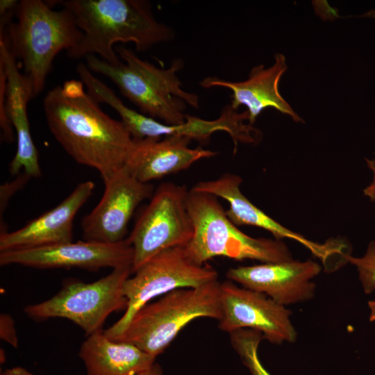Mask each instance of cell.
<instances>
[{"instance_id": "obj_3", "label": "cell", "mask_w": 375, "mask_h": 375, "mask_svg": "<svg viewBox=\"0 0 375 375\" xmlns=\"http://www.w3.org/2000/svg\"><path fill=\"white\" fill-rule=\"evenodd\" d=\"M115 50L125 62L112 65L89 55L85 58V65L91 72L110 78L142 114L165 124L179 125L186 121L187 105L199 108V96L181 88L177 76L183 66L181 58L175 59L167 69H160L122 45Z\"/></svg>"}, {"instance_id": "obj_2", "label": "cell", "mask_w": 375, "mask_h": 375, "mask_svg": "<svg viewBox=\"0 0 375 375\" xmlns=\"http://www.w3.org/2000/svg\"><path fill=\"white\" fill-rule=\"evenodd\" d=\"M58 3L69 10L83 35L69 58L79 59L98 54L106 62H121L113 45L133 42L144 51L171 40L173 30L158 22L145 0H64Z\"/></svg>"}, {"instance_id": "obj_15", "label": "cell", "mask_w": 375, "mask_h": 375, "mask_svg": "<svg viewBox=\"0 0 375 375\" xmlns=\"http://www.w3.org/2000/svg\"><path fill=\"white\" fill-rule=\"evenodd\" d=\"M0 63L7 77L6 111L17 140V151L9 165V172L16 175L23 169L31 178H38L42 174L38 151L31 135L27 115V104L34 97L33 85L28 76L19 72L17 59L3 35H0Z\"/></svg>"}, {"instance_id": "obj_17", "label": "cell", "mask_w": 375, "mask_h": 375, "mask_svg": "<svg viewBox=\"0 0 375 375\" xmlns=\"http://www.w3.org/2000/svg\"><path fill=\"white\" fill-rule=\"evenodd\" d=\"M273 65L265 68L264 65L251 69L247 80L230 81L215 76H208L200 82L204 88L221 87L232 92L231 106L235 110L244 106L247 108L250 124L255 123L258 116L265 109L273 108L289 115L297 122H304L281 95L278 90L280 79L287 70L285 56L276 53Z\"/></svg>"}, {"instance_id": "obj_12", "label": "cell", "mask_w": 375, "mask_h": 375, "mask_svg": "<svg viewBox=\"0 0 375 375\" xmlns=\"http://www.w3.org/2000/svg\"><path fill=\"white\" fill-rule=\"evenodd\" d=\"M103 194L81 222L84 240L117 243L124 239L128 222L137 206L152 197L153 186L133 176L124 166L103 180Z\"/></svg>"}, {"instance_id": "obj_25", "label": "cell", "mask_w": 375, "mask_h": 375, "mask_svg": "<svg viewBox=\"0 0 375 375\" xmlns=\"http://www.w3.org/2000/svg\"><path fill=\"white\" fill-rule=\"evenodd\" d=\"M365 162L369 169L372 172L373 178L370 184L363 190V193L371 201L375 202V160L365 158Z\"/></svg>"}, {"instance_id": "obj_5", "label": "cell", "mask_w": 375, "mask_h": 375, "mask_svg": "<svg viewBox=\"0 0 375 375\" xmlns=\"http://www.w3.org/2000/svg\"><path fill=\"white\" fill-rule=\"evenodd\" d=\"M186 203L194 234L185 249L194 262L202 265L217 256L262 263L293 260L282 240L255 238L240 231L227 217L217 197L191 189Z\"/></svg>"}, {"instance_id": "obj_21", "label": "cell", "mask_w": 375, "mask_h": 375, "mask_svg": "<svg viewBox=\"0 0 375 375\" xmlns=\"http://www.w3.org/2000/svg\"><path fill=\"white\" fill-rule=\"evenodd\" d=\"M345 259L357 268L365 293L369 294L373 292L375 290V240L368 244L363 256L357 258L349 254Z\"/></svg>"}, {"instance_id": "obj_18", "label": "cell", "mask_w": 375, "mask_h": 375, "mask_svg": "<svg viewBox=\"0 0 375 375\" xmlns=\"http://www.w3.org/2000/svg\"><path fill=\"white\" fill-rule=\"evenodd\" d=\"M133 150L124 165L143 183H149L189 168L195 162L212 157L217 152L189 147L187 137L133 139Z\"/></svg>"}, {"instance_id": "obj_14", "label": "cell", "mask_w": 375, "mask_h": 375, "mask_svg": "<svg viewBox=\"0 0 375 375\" xmlns=\"http://www.w3.org/2000/svg\"><path fill=\"white\" fill-rule=\"evenodd\" d=\"M321 270L320 265L314 260H292L231 268L226 277L286 307L314 297L316 285L312 280Z\"/></svg>"}, {"instance_id": "obj_9", "label": "cell", "mask_w": 375, "mask_h": 375, "mask_svg": "<svg viewBox=\"0 0 375 375\" xmlns=\"http://www.w3.org/2000/svg\"><path fill=\"white\" fill-rule=\"evenodd\" d=\"M188 191L166 183L153 193L128 238L133 249L132 274L158 253L190 242L194 225L186 203Z\"/></svg>"}, {"instance_id": "obj_11", "label": "cell", "mask_w": 375, "mask_h": 375, "mask_svg": "<svg viewBox=\"0 0 375 375\" xmlns=\"http://www.w3.org/2000/svg\"><path fill=\"white\" fill-rule=\"evenodd\" d=\"M133 249L125 239L117 243L78 241L0 252V265H20L39 269L81 268L98 271L131 267Z\"/></svg>"}, {"instance_id": "obj_8", "label": "cell", "mask_w": 375, "mask_h": 375, "mask_svg": "<svg viewBox=\"0 0 375 375\" xmlns=\"http://www.w3.org/2000/svg\"><path fill=\"white\" fill-rule=\"evenodd\" d=\"M124 284L128 306L122 317L103 330L112 340L126 328L137 310L156 297L181 288L200 287L217 280V270L199 265L188 255L185 247L167 249L142 264Z\"/></svg>"}, {"instance_id": "obj_27", "label": "cell", "mask_w": 375, "mask_h": 375, "mask_svg": "<svg viewBox=\"0 0 375 375\" xmlns=\"http://www.w3.org/2000/svg\"><path fill=\"white\" fill-rule=\"evenodd\" d=\"M135 375H163V373L160 365L154 362L151 367Z\"/></svg>"}, {"instance_id": "obj_16", "label": "cell", "mask_w": 375, "mask_h": 375, "mask_svg": "<svg viewBox=\"0 0 375 375\" xmlns=\"http://www.w3.org/2000/svg\"><path fill=\"white\" fill-rule=\"evenodd\" d=\"M94 183H80L58 206L21 228L0 234V252L72 242L74 219L92 194Z\"/></svg>"}, {"instance_id": "obj_22", "label": "cell", "mask_w": 375, "mask_h": 375, "mask_svg": "<svg viewBox=\"0 0 375 375\" xmlns=\"http://www.w3.org/2000/svg\"><path fill=\"white\" fill-rule=\"evenodd\" d=\"M7 77L5 69L0 63V126L3 142L11 143L14 140L13 126L6 111V92Z\"/></svg>"}, {"instance_id": "obj_4", "label": "cell", "mask_w": 375, "mask_h": 375, "mask_svg": "<svg viewBox=\"0 0 375 375\" xmlns=\"http://www.w3.org/2000/svg\"><path fill=\"white\" fill-rule=\"evenodd\" d=\"M17 19L3 33L16 59H19L30 79L35 97L44 89L53 60L62 50L74 48L83 33L67 9L54 10L47 1L21 0Z\"/></svg>"}, {"instance_id": "obj_19", "label": "cell", "mask_w": 375, "mask_h": 375, "mask_svg": "<svg viewBox=\"0 0 375 375\" xmlns=\"http://www.w3.org/2000/svg\"><path fill=\"white\" fill-rule=\"evenodd\" d=\"M78 356L86 375H135L151 367L156 358L133 344L109 339L103 330L87 336Z\"/></svg>"}, {"instance_id": "obj_28", "label": "cell", "mask_w": 375, "mask_h": 375, "mask_svg": "<svg viewBox=\"0 0 375 375\" xmlns=\"http://www.w3.org/2000/svg\"><path fill=\"white\" fill-rule=\"evenodd\" d=\"M368 307L370 310L369 317V321L374 322L375 321V301H368Z\"/></svg>"}, {"instance_id": "obj_23", "label": "cell", "mask_w": 375, "mask_h": 375, "mask_svg": "<svg viewBox=\"0 0 375 375\" xmlns=\"http://www.w3.org/2000/svg\"><path fill=\"white\" fill-rule=\"evenodd\" d=\"M31 178L24 172L18 176L10 183H6L0 188V214L1 216L6 208L8 202L11 196L19 189L23 187Z\"/></svg>"}, {"instance_id": "obj_1", "label": "cell", "mask_w": 375, "mask_h": 375, "mask_svg": "<svg viewBox=\"0 0 375 375\" xmlns=\"http://www.w3.org/2000/svg\"><path fill=\"white\" fill-rule=\"evenodd\" d=\"M83 86L81 81L69 80L49 90L43 100L44 115L64 150L78 163L97 170L104 180L126 165L134 140Z\"/></svg>"}, {"instance_id": "obj_6", "label": "cell", "mask_w": 375, "mask_h": 375, "mask_svg": "<svg viewBox=\"0 0 375 375\" xmlns=\"http://www.w3.org/2000/svg\"><path fill=\"white\" fill-rule=\"evenodd\" d=\"M221 283L181 288L148 303L133 315L126 328L112 340L135 345L156 358L193 320L221 317Z\"/></svg>"}, {"instance_id": "obj_13", "label": "cell", "mask_w": 375, "mask_h": 375, "mask_svg": "<svg viewBox=\"0 0 375 375\" xmlns=\"http://www.w3.org/2000/svg\"><path fill=\"white\" fill-rule=\"evenodd\" d=\"M242 178L234 174L226 173L217 179L197 183L192 190L211 194L227 201L229 208L226 214L237 226L247 225L262 228L270 232L276 240H294L308 249L322 260L325 267L337 257L343 258L346 244L333 240L319 244L289 230L271 218L252 203L241 192Z\"/></svg>"}, {"instance_id": "obj_26", "label": "cell", "mask_w": 375, "mask_h": 375, "mask_svg": "<svg viewBox=\"0 0 375 375\" xmlns=\"http://www.w3.org/2000/svg\"><path fill=\"white\" fill-rule=\"evenodd\" d=\"M1 375H34L24 367L20 366L12 367L4 369L1 372Z\"/></svg>"}, {"instance_id": "obj_10", "label": "cell", "mask_w": 375, "mask_h": 375, "mask_svg": "<svg viewBox=\"0 0 375 375\" xmlns=\"http://www.w3.org/2000/svg\"><path fill=\"white\" fill-rule=\"evenodd\" d=\"M220 303L218 327L223 331L255 330L274 344L297 340V333L290 319L292 311L263 293L227 281L221 283Z\"/></svg>"}, {"instance_id": "obj_24", "label": "cell", "mask_w": 375, "mask_h": 375, "mask_svg": "<svg viewBox=\"0 0 375 375\" xmlns=\"http://www.w3.org/2000/svg\"><path fill=\"white\" fill-rule=\"evenodd\" d=\"M0 338L14 348L18 347V338L14 319L6 313L0 315Z\"/></svg>"}, {"instance_id": "obj_20", "label": "cell", "mask_w": 375, "mask_h": 375, "mask_svg": "<svg viewBox=\"0 0 375 375\" xmlns=\"http://www.w3.org/2000/svg\"><path fill=\"white\" fill-rule=\"evenodd\" d=\"M229 334L231 346L251 375H271L258 356V347L264 339L261 333L243 328Z\"/></svg>"}, {"instance_id": "obj_7", "label": "cell", "mask_w": 375, "mask_h": 375, "mask_svg": "<svg viewBox=\"0 0 375 375\" xmlns=\"http://www.w3.org/2000/svg\"><path fill=\"white\" fill-rule=\"evenodd\" d=\"M132 274L131 267L112 269L100 279L85 283L66 280L51 298L26 306L24 312L31 319L64 318L79 326L87 336L103 331L106 319L114 312L126 310L128 300L124 284Z\"/></svg>"}]
</instances>
